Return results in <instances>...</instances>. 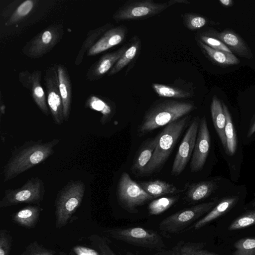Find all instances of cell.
<instances>
[{
    "label": "cell",
    "instance_id": "7",
    "mask_svg": "<svg viewBox=\"0 0 255 255\" xmlns=\"http://www.w3.org/2000/svg\"><path fill=\"white\" fill-rule=\"evenodd\" d=\"M104 233L109 237L136 246L158 250L165 248L157 232L141 227L111 228Z\"/></svg>",
    "mask_w": 255,
    "mask_h": 255
},
{
    "label": "cell",
    "instance_id": "1",
    "mask_svg": "<svg viewBox=\"0 0 255 255\" xmlns=\"http://www.w3.org/2000/svg\"><path fill=\"white\" fill-rule=\"evenodd\" d=\"M59 141L57 138L46 142H43L42 139L30 140L14 146L3 168L4 182L45 161L54 153V148Z\"/></svg>",
    "mask_w": 255,
    "mask_h": 255
},
{
    "label": "cell",
    "instance_id": "45",
    "mask_svg": "<svg viewBox=\"0 0 255 255\" xmlns=\"http://www.w3.org/2000/svg\"><path fill=\"white\" fill-rule=\"evenodd\" d=\"M220 2L225 6H231L233 4L232 0H220Z\"/></svg>",
    "mask_w": 255,
    "mask_h": 255
},
{
    "label": "cell",
    "instance_id": "34",
    "mask_svg": "<svg viewBox=\"0 0 255 255\" xmlns=\"http://www.w3.org/2000/svg\"><path fill=\"white\" fill-rule=\"evenodd\" d=\"M232 255H255V237L240 239L234 244Z\"/></svg>",
    "mask_w": 255,
    "mask_h": 255
},
{
    "label": "cell",
    "instance_id": "46",
    "mask_svg": "<svg viewBox=\"0 0 255 255\" xmlns=\"http://www.w3.org/2000/svg\"><path fill=\"white\" fill-rule=\"evenodd\" d=\"M59 255H67L66 254L64 253H63V252H61Z\"/></svg>",
    "mask_w": 255,
    "mask_h": 255
},
{
    "label": "cell",
    "instance_id": "24",
    "mask_svg": "<svg viewBox=\"0 0 255 255\" xmlns=\"http://www.w3.org/2000/svg\"><path fill=\"white\" fill-rule=\"evenodd\" d=\"M43 209L38 205L26 206L12 215V220L23 228L31 229L37 225Z\"/></svg>",
    "mask_w": 255,
    "mask_h": 255
},
{
    "label": "cell",
    "instance_id": "3",
    "mask_svg": "<svg viewBox=\"0 0 255 255\" xmlns=\"http://www.w3.org/2000/svg\"><path fill=\"white\" fill-rule=\"evenodd\" d=\"M191 116L186 115L166 125L158 134V142L151 159L142 176L159 172L169 158L184 130L191 122Z\"/></svg>",
    "mask_w": 255,
    "mask_h": 255
},
{
    "label": "cell",
    "instance_id": "29",
    "mask_svg": "<svg viewBox=\"0 0 255 255\" xmlns=\"http://www.w3.org/2000/svg\"><path fill=\"white\" fill-rule=\"evenodd\" d=\"M198 42L211 59L222 65H233L240 63L239 59L232 53L214 49L201 41Z\"/></svg>",
    "mask_w": 255,
    "mask_h": 255
},
{
    "label": "cell",
    "instance_id": "39",
    "mask_svg": "<svg viewBox=\"0 0 255 255\" xmlns=\"http://www.w3.org/2000/svg\"><path fill=\"white\" fill-rule=\"evenodd\" d=\"M199 38L201 41L214 49L232 53L226 45L216 36L201 34Z\"/></svg>",
    "mask_w": 255,
    "mask_h": 255
},
{
    "label": "cell",
    "instance_id": "21",
    "mask_svg": "<svg viewBox=\"0 0 255 255\" xmlns=\"http://www.w3.org/2000/svg\"><path fill=\"white\" fill-rule=\"evenodd\" d=\"M85 107L101 113L102 116L100 122L102 125L110 122L116 113L114 103L105 98L93 94L87 99Z\"/></svg>",
    "mask_w": 255,
    "mask_h": 255
},
{
    "label": "cell",
    "instance_id": "37",
    "mask_svg": "<svg viewBox=\"0 0 255 255\" xmlns=\"http://www.w3.org/2000/svg\"><path fill=\"white\" fill-rule=\"evenodd\" d=\"M91 245L98 249L101 255H116L109 246L106 238L97 234L88 237Z\"/></svg>",
    "mask_w": 255,
    "mask_h": 255
},
{
    "label": "cell",
    "instance_id": "13",
    "mask_svg": "<svg viewBox=\"0 0 255 255\" xmlns=\"http://www.w3.org/2000/svg\"><path fill=\"white\" fill-rule=\"evenodd\" d=\"M41 70H37L32 73L25 70L18 74V79L23 87L29 90L31 96L39 109L45 115L48 116L50 111L47 99L41 83Z\"/></svg>",
    "mask_w": 255,
    "mask_h": 255
},
{
    "label": "cell",
    "instance_id": "27",
    "mask_svg": "<svg viewBox=\"0 0 255 255\" xmlns=\"http://www.w3.org/2000/svg\"><path fill=\"white\" fill-rule=\"evenodd\" d=\"M211 113L215 130L220 138L225 151L227 142L225 133L226 117L223 111L222 103L216 96H214L211 104Z\"/></svg>",
    "mask_w": 255,
    "mask_h": 255
},
{
    "label": "cell",
    "instance_id": "40",
    "mask_svg": "<svg viewBox=\"0 0 255 255\" xmlns=\"http://www.w3.org/2000/svg\"><path fill=\"white\" fill-rule=\"evenodd\" d=\"M12 245V238L5 229L0 231V255H9Z\"/></svg>",
    "mask_w": 255,
    "mask_h": 255
},
{
    "label": "cell",
    "instance_id": "36",
    "mask_svg": "<svg viewBox=\"0 0 255 255\" xmlns=\"http://www.w3.org/2000/svg\"><path fill=\"white\" fill-rule=\"evenodd\" d=\"M183 23L187 28L194 30L205 26L208 20L204 16L193 13H186L182 15Z\"/></svg>",
    "mask_w": 255,
    "mask_h": 255
},
{
    "label": "cell",
    "instance_id": "20",
    "mask_svg": "<svg viewBox=\"0 0 255 255\" xmlns=\"http://www.w3.org/2000/svg\"><path fill=\"white\" fill-rule=\"evenodd\" d=\"M237 196H230L220 200L207 214L197 221L193 227L199 229L229 212L238 203Z\"/></svg>",
    "mask_w": 255,
    "mask_h": 255
},
{
    "label": "cell",
    "instance_id": "15",
    "mask_svg": "<svg viewBox=\"0 0 255 255\" xmlns=\"http://www.w3.org/2000/svg\"><path fill=\"white\" fill-rule=\"evenodd\" d=\"M126 44L120 49L101 56L87 70L86 78L89 81L98 80L112 69L128 47Z\"/></svg>",
    "mask_w": 255,
    "mask_h": 255
},
{
    "label": "cell",
    "instance_id": "17",
    "mask_svg": "<svg viewBox=\"0 0 255 255\" xmlns=\"http://www.w3.org/2000/svg\"><path fill=\"white\" fill-rule=\"evenodd\" d=\"M158 139V134L144 140L134 156L130 170L138 176H142L145 168L152 158Z\"/></svg>",
    "mask_w": 255,
    "mask_h": 255
},
{
    "label": "cell",
    "instance_id": "9",
    "mask_svg": "<svg viewBox=\"0 0 255 255\" xmlns=\"http://www.w3.org/2000/svg\"><path fill=\"white\" fill-rule=\"evenodd\" d=\"M63 35L64 28L62 24H51L27 42L22 52L29 58H40L52 50L61 41Z\"/></svg>",
    "mask_w": 255,
    "mask_h": 255
},
{
    "label": "cell",
    "instance_id": "18",
    "mask_svg": "<svg viewBox=\"0 0 255 255\" xmlns=\"http://www.w3.org/2000/svg\"><path fill=\"white\" fill-rule=\"evenodd\" d=\"M59 81V88L63 104L65 122L69 120L72 99V87L70 77L65 66L56 64Z\"/></svg>",
    "mask_w": 255,
    "mask_h": 255
},
{
    "label": "cell",
    "instance_id": "23",
    "mask_svg": "<svg viewBox=\"0 0 255 255\" xmlns=\"http://www.w3.org/2000/svg\"><path fill=\"white\" fill-rule=\"evenodd\" d=\"M138 183L147 193L154 198L166 195H176L185 191L184 189L178 188L173 184L160 179L140 181Z\"/></svg>",
    "mask_w": 255,
    "mask_h": 255
},
{
    "label": "cell",
    "instance_id": "26",
    "mask_svg": "<svg viewBox=\"0 0 255 255\" xmlns=\"http://www.w3.org/2000/svg\"><path fill=\"white\" fill-rule=\"evenodd\" d=\"M203 243L180 242L172 249L156 253L155 255H219L204 249Z\"/></svg>",
    "mask_w": 255,
    "mask_h": 255
},
{
    "label": "cell",
    "instance_id": "2",
    "mask_svg": "<svg viewBox=\"0 0 255 255\" xmlns=\"http://www.w3.org/2000/svg\"><path fill=\"white\" fill-rule=\"evenodd\" d=\"M196 109L192 101L167 100L155 103L145 112L137 128V135L144 136L189 115Z\"/></svg>",
    "mask_w": 255,
    "mask_h": 255
},
{
    "label": "cell",
    "instance_id": "11",
    "mask_svg": "<svg viewBox=\"0 0 255 255\" xmlns=\"http://www.w3.org/2000/svg\"><path fill=\"white\" fill-rule=\"evenodd\" d=\"M47 103L53 121L61 125L64 121L63 104L59 88L56 64L48 66L44 77Z\"/></svg>",
    "mask_w": 255,
    "mask_h": 255
},
{
    "label": "cell",
    "instance_id": "6",
    "mask_svg": "<svg viewBox=\"0 0 255 255\" xmlns=\"http://www.w3.org/2000/svg\"><path fill=\"white\" fill-rule=\"evenodd\" d=\"M0 201V208H6L23 203L39 206L45 194L43 181L38 177H31L21 187L7 189Z\"/></svg>",
    "mask_w": 255,
    "mask_h": 255
},
{
    "label": "cell",
    "instance_id": "12",
    "mask_svg": "<svg viewBox=\"0 0 255 255\" xmlns=\"http://www.w3.org/2000/svg\"><path fill=\"white\" fill-rule=\"evenodd\" d=\"M200 119L195 117L191 121L179 145L171 168L172 176H178L185 169L192 157L197 138Z\"/></svg>",
    "mask_w": 255,
    "mask_h": 255
},
{
    "label": "cell",
    "instance_id": "38",
    "mask_svg": "<svg viewBox=\"0 0 255 255\" xmlns=\"http://www.w3.org/2000/svg\"><path fill=\"white\" fill-rule=\"evenodd\" d=\"M54 250L47 249L37 241L30 243L20 255H54Z\"/></svg>",
    "mask_w": 255,
    "mask_h": 255
},
{
    "label": "cell",
    "instance_id": "8",
    "mask_svg": "<svg viewBox=\"0 0 255 255\" xmlns=\"http://www.w3.org/2000/svg\"><path fill=\"white\" fill-rule=\"evenodd\" d=\"M116 195L120 206L128 212H138L137 208L155 199L147 193L133 181L129 174L124 172L117 184Z\"/></svg>",
    "mask_w": 255,
    "mask_h": 255
},
{
    "label": "cell",
    "instance_id": "41",
    "mask_svg": "<svg viewBox=\"0 0 255 255\" xmlns=\"http://www.w3.org/2000/svg\"><path fill=\"white\" fill-rule=\"evenodd\" d=\"M71 253L72 255H101L99 251L93 248L80 245L74 246Z\"/></svg>",
    "mask_w": 255,
    "mask_h": 255
},
{
    "label": "cell",
    "instance_id": "5",
    "mask_svg": "<svg viewBox=\"0 0 255 255\" xmlns=\"http://www.w3.org/2000/svg\"><path fill=\"white\" fill-rule=\"evenodd\" d=\"M218 203L217 200H214L180 210L164 219L160 223L159 229L165 233L181 232L190 224L207 214Z\"/></svg>",
    "mask_w": 255,
    "mask_h": 255
},
{
    "label": "cell",
    "instance_id": "22",
    "mask_svg": "<svg viewBox=\"0 0 255 255\" xmlns=\"http://www.w3.org/2000/svg\"><path fill=\"white\" fill-rule=\"evenodd\" d=\"M224 43L231 51L240 56L251 58L253 54L243 39L236 32L226 29L221 32L216 33L215 36Z\"/></svg>",
    "mask_w": 255,
    "mask_h": 255
},
{
    "label": "cell",
    "instance_id": "4",
    "mask_svg": "<svg viewBox=\"0 0 255 255\" xmlns=\"http://www.w3.org/2000/svg\"><path fill=\"white\" fill-rule=\"evenodd\" d=\"M85 185L81 180H70L57 193L55 201V227L66 226L83 199Z\"/></svg>",
    "mask_w": 255,
    "mask_h": 255
},
{
    "label": "cell",
    "instance_id": "16",
    "mask_svg": "<svg viewBox=\"0 0 255 255\" xmlns=\"http://www.w3.org/2000/svg\"><path fill=\"white\" fill-rule=\"evenodd\" d=\"M127 27L120 25L108 30L87 51V55L93 56L122 43L126 37Z\"/></svg>",
    "mask_w": 255,
    "mask_h": 255
},
{
    "label": "cell",
    "instance_id": "19",
    "mask_svg": "<svg viewBox=\"0 0 255 255\" xmlns=\"http://www.w3.org/2000/svg\"><path fill=\"white\" fill-rule=\"evenodd\" d=\"M184 200L188 204H193L202 200L212 194L218 184L214 180H205L185 185Z\"/></svg>",
    "mask_w": 255,
    "mask_h": 255
},
{
    "label": "cell",
    "instance_id": "42",
    "mask_svg": "<svg viewBox=\"0 0 255 255\" xmlns=\"http://www.w3.org/2000/svg\"><path fill=\"white\" fill-rule=\"evenodd\" d=\"M255 132V118L251 123L248 132V137L251 136Z\"/></svg>",
    "mask_w": 255,
    "mask_h": 255
},
{
    "label": "cell",
    "instance_id": "33",
    "mask_svg": "<svg viewBox=\"0 0 255 255\" xmlns=\"http://www.w3.org/2000/svg\"><path fill=\"white\" fill-rule=\"evenodd\" d=\"M37 1L26 0L22 1L5 22V26L14 25L27 16L33 9Z\"/></svg>",
    "mask_w": 255,
    "mask_h": 255
},
{
    "label": "cell",
    "instance_id": "32",
    "mask_svg": "<svg viewBox=\"0 0 255 255\" xmlns=\"http://www.w3.org/2000/svg\"><path fill=\"white\" fill-rule=\"evenodd\" d=\"M180 196L176 195L152 200L148 206L149 214L158 215L163 213L177 202Z\"/></svg>",
    "mask_w": 255,
    "mask_h": 255
},
{
    "label": "cell",
    "instance_id": "28",
    "mask_svg": "<svg viewBox=\"0 0 255 255\" xmlns=\"http://www.w3.org/2000/svg\"><path fill=\"white\" fill-rule=\"evenodd\" d=\"M113 27L112 23H107L89 31L76 57L75 64L76 65H80L83 61L85 53L87 52L105 32Z\"/></svg>",
    "mask_w": 255,
    "mask_h": 255
},
{
    "label": "cell",
    "instance_id": "25",
    "mask_svg": "<svg viewBox=\"0 0 255 255\" xmlns=\"http://www.w3.org/2000/svg\"><path fill=\"white\" fill-rule=\"evenodd\" d=\"M141 46V43L139 38L136 35L132 37L128 44L127 49L108 73L107 76H112L117 74L134 60H136L140 53Z\"/></svg>",
    "mask_w": 255,
    "mask_h": 255
},
{
    "label": "cell",
    "instance_id": "43",
    "mask_svg": "<svg viewBox=\"0 0 255 255\" xmlns=\"http://www.w3.org/2000/svg\"><path fill=\"white\" fill-rule=\"evenodd\" d=\"M167 4L169 6L177 3L189 4L190 2L187 0H170L168 1Z\"/></svg>",
    "mask_w": 255,
    "mask_h": 255
},
{
    "label": "cell",
    "instance_id": "10",
    "mask_svg": "<svg viewBox=\"0 0 255 255\" xmlns=\"http://www.w3.org/2000/svg\"><path fill=\"white\" fill-rule=\"evenodd\" d=\"M168 7L167 2L158 3L151 0H130L116 11L113 18L117 22L146 19L158 14Z\"/></svg>",
    "mask_w": 255,
    "mask_h": 255
},
{
    "label": "cell",
    "instance_id": "44",
    "mask_svg": "<svg viewBox=\"0 0 255 255\" xmlns=\"http://www.w3.org/2000/svg\"><path fill=\"white\" fill-rule=\"evenodd\" d=\"M5 106L2 101L1 96H0V118H1L2 115L5 114Z\"/></svg>",
    "mask_w": 255,
    "mask_h": 255
},
{
    "label": "cell",
    "instance_id": "30",
    "mask_svg": "<svg viewBox=\"0 0 255 255\" xmlns=\"http://www.w3.org/2000/svg\"><path fill=\"white\" fill-rule=\"evenodd\" d=\"M223 111L226 117L225 133L227 142L226 152L230 156L233 155L237 147V135L233 125L232 117L228 107L222 103Z\"/></svg>",
    "mask_w": 255,
    "mask_h": 255
},
{
    "label": "cell",
    "instance_id": "31",
    "mask_svg": "<svg viewBox=\"0 0 255 255\" xmlns=\"http://www.w3.org/2000/svg\"><path fill=\"white\" fill-rule=\"evenodd\" d=\"M152 87L160 97L175 99H188L193 96L192 93L178 88L159 83H153Z\"/></svg>",
    "mask_w": 255,
    "mask_h": 255
},
{
    "label": "cell",
    "instance_id": "35",
    "mask_svg": "<svg viewBox=\"0 0 255 255\" xmlns=\"http://www.w3.org/2000/svg\"><path fill=\"white\" fill-rule=\"evenodd\" d=\"M255 224V208L248 211L236 218L229 226L228 230L232 231L248 228Z\"/></svg>",
    "mask_w": 255,
    "mask_h": 255
},
{
    "label": "cell",
    "instance_id": "14",
    "mask_svg": "<svg viewBox=\"0 0 255 255\" xmlns=\"http://www.w3.org/2000/svg\"><path fill=\"white\" fill-rule=\"evenodd\" d=\"M210 142V135L206 118L203 116L200 121L190 162V170L192 172L199 171L203 168L209 153Z\"/></svg>",
    "mask_w": 255,
    "mask_h": 255
}]
</instances>
